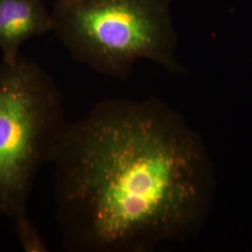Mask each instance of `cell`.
I'll return each instance as SVG.
<instances>
[{
  "label": "cell",
  "mask_w": 252,
  "mask_h": 252,
  "mask_svg": "<svg viewBox=\"0 0 252 252\" xmlns=\"http://www.w3.org/2000/svg\"><path fill=\"white\" fill-rule=\"evenodd\" d=\"M52 165L68 252H158L195 237L211 212L207 145L159 98L100 101L68 123Z\"/></svg>",
  "instance_id": "6da1fadb"
},
{
  "label": "cell",
  "mask_w": 252,
  "mask_h": 252,
  "mask_svg": "<svg viewBox=\"0 0 252 252\" xmlns=\"http://www.w3.org/2000/svg\"><path fill=\"white\" fill-rule=\"evenodd\" d=\"M52 19L67 53L96 72L127 79L139 60L184 71L170 0H59Z\"/></svg>",
  "instance_id": "7a4b0ae2"
},
{
  "label": "cell",
  "mask_w": 252,
  "mask_h": 252,
  "mask_svg": "<svg viewBox=\"0 0 252 252\" xmlns=\"http://www.w3.org/2000/svg\"><path fill=\"white\" fill-rule=\"evenodd\" d=\"M69 122L63 97L36 62L0 66V215L26 213L36 175L52 164Z\"/></svg>",
  "instance_id": "3957f363"
},
{
  "label": "cell",
  "mask_w": 252,
  "mask_h": 252,
  "mask_svg": "<svg viewBox=\"0 0 252 252\" xmlns=\"http://www.w3.org/2000/svg\"><path fill=\"white\" fill-rule=\"evenodd\" d=\"M53 30L41 0H0V51L4 63L15 61L27 40Z\"/></svg>",
  "instance_id": "277c9868"
},
{
  "label": "cell",
  "mask_w": 252,
  "mask_h": 252,
  "mask_svg": "<svg viewBox=\"0 0 252 252\" xmlns=\"http://www.w3.org/2000/svg\"><path fill=\"white\" fill-rule=\"evenodd\" d=\"M13 229L20 248L26 252H48L50 249L27 212L12 220Z\"/></svg>",
  "instance_id": "5b68a950"
}]
</instances>
